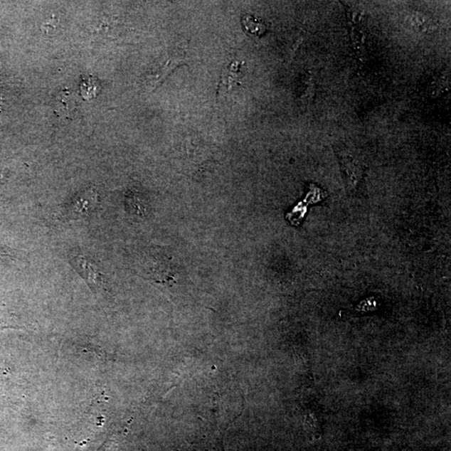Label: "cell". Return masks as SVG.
Returning <instances> with one entry per match:
<instances>
[{"label": "cell", "mask_w": 451, "mask_h": 451, "mask_svg": "<svg viewBox=\"0 0 451 451\" xmlns=\"http://www.w3.org/2000/svg\"><path fill=\"white\" fill-rule=\"evenodd\" d=\"M72 265L80 275L84 277L87 284L93 290L99 289L103 284L102 273L98 270V267L93 265L92 262L88 260L85 257L78 254L72 258Z\"/></svg>", "instance_id": "cell-1"}, {"label": "cell", "mask_w": 451, "mask_h": 451, "mask_svg": "<svg viewBox=\"0 0 451 451\" xmlns=\"http://www.w3.org/2000/svg\"><path fill=\"white\" fill-rule=\"evenodd\" d=\"M97 203V195L95 191H86L85 193L80 194L78 199L74 201L71 208H68L70 217H78L85 213H90L89 211L92 209L91 205Z\"/></svg>", "instance_id": "cell-2"}, {"label": "cell", "mask_w": 451, "mask_h": 451, "mask_svg": "<svg viewBox=\"0 0 451 451\" xmlns=\"http://www.w3.org/2000/svg\"><path fill=\"white\" fill-rule=\"evenodd\" d=\"M75 99L68 91H62L55 100V110L60 115H69L75 109Z\"/></svg>", "instance_id": "cell-3"}, {"label": "cell", "mask_w": 451, "mask_h": 451, "mask_svg": "<svg viewBox=\"0 0 451 451\" xmlns=\"http://www.w3.org/2000/svg\"><path fill=\"white\" fill-rule=\"evenodd\" d=\"M243 25L245 31L253 36H261L266 31L265 23L250 16L243 18Z\"/></svg>", "instance_id": "cell-4"}]
</instances>
